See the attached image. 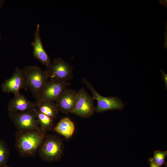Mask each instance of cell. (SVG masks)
Returning <instances> with one entry per match:
<instances>
[{
  "label": "cell",
  "instance_id": "cell-1",
  "mask_svg": "<svg viewBox=\"0 0 167 167\" xmlns=\"http://www.w3.org/2000/svg\"><path fill=\"white\" fill-rule=\"evenodd\" d=\"M47 136L46 131L37 129L26 131H17L15 135V146L22 157H34Z\"/></svg>",
  "mask_w": 167,
  "mask_h": 167
},
{
  "label": "cell",
  "instance_id": "cell-2",
  "mask_svg": "<svg viewBox=\"0 0 167 167\" xmlns=\"http://www.w3.org/2000/svg\"><path fill=\"white\" fill-rule=\"evenodd\" d=\"M23 70L27 88L36 100L49 79L47 72L36 65L26 66Z\"/></svg>",
  "mask_w": 167,
  "mask_h": 167
},
{
  "label": "cell",
  "instance_id": "cell-3",
  "mask_svg": "<svg viewBox=\"0 0 167 167\" xmlns=\"http://www.w3.org/2000/svg\"><path fill=\"white\" fill-rule=\"evenodd\" d=\"M63 151V146L62 141L55 136L50 135L46 137L38 152L43 161L52 163L58 161L60 159Z\"/></svg>",
  "mask_w": 167,
  "mask_h": 167
},
{
  "label": "cell",
  "instance_id": "cell-4",
  "mask_svg": "<svg viewBox=\"0 0 167 167\" xmlns=\"http://www.w3.org/2000/svg\"><path fill=\"white\" fill-rule=\"evenodd\" d=\"M81 82L91 92L93 99L97 101L95 110L97 113L109 110H121L124 107V103L119 98L115 96H103L96 91L93 85L85 78H83Z\"/></svg>",
  "mask_w": 167,
  "mask_h": 167
},
{
  "label": "cell",
  "instance_id": "cell-5",
  "mask_svg": "<svg viewBox=\"0 0 167 167\" xmlns=\"http://www.w3.org/2000/svg\"><path fill=\"white\" fill-rule=\"evenodd\" d=\"M9 116L18 131H26L39 128L34 111H8Z\"/></svg>",
  "mask_w": 167,
  "mask_h": 167
},
{
  "label": "cell",
  "instance_id": "cell-6",
  "mask_svg": "<svg viewBox=\"0 0 167 167\" xmlns=\"http://www.w3.org/2000/svg\"><path fill=\"white\" fill-rule=\"evenodd\" d=\"M73 66L60 58H54L46 71L49 79L69 82L73 78Z\"/></svg>",
  "mask_w": 167,
  "mask_h": 167
},
{
  "label": "cell",
  "instance_id": "cell-7",
  "mask_svg": "<svg viewBox=\"0 0 167 167\" xmlns=\"http://www.w3.org/2000/svg\"><path fill=\"white\" fill-rule=\"evenodd\" d=\"M94 100L84 88H81L77 92L75 107L71 113L81 118L91 117L96 110Z\"/></svg>",
  "mask_w": 167,
  "mask_h": 167
},
{
  "label": "cell",
  "instance_id": "cell-8",
  "mask_svg": "<svg viewBox=\"0 0 167 167\" xmlns=\"http://www.w3.org/2000/svg\"><path fill=\"white\" fill-rule=\"evenodd\" d=\"M70 85L69 82L49 79L46 82L36 100L55 101Z\"/></svg>",
  "mask_w": 167,
  "mask_h": 167
},
{
  "label": "cell",
  "instance_id": "cell-9",
  "mask_svg": "<svg viewBox=\"0 0 167 167\" xmlns=\"http://www.w3.org/2000/svg\"><path fill=\"white\" fill-rule=\"evenodd\" d=\"M1 88L3 92L14 94L19 92L21 89L27 88L23 69L17 67L11 76L2 84Z\"/></svg>",
  "mask_w": 167,
  "mask_h": 167
},
{
  "label": "cell",
  "instance_id": "cell-10",
  "mask_svg": "<svg viewBox=\"0 0 167 167\" xmlns=\"http://www.w3.org/2000/svg\"><path fill=\"white\" fill-rule=\"evenodd\" d=\"M34 41L31 44L33 48V54L34 57L47 68L51 65L50 58L45 50L40 36V26L38 24L34 31Z\"/></svg>",
  "mask_w": 167,
  "mask_h": 167
},
{
  "label": "cell",
  "instance_id": "cell-11",
  "mask_svg": "<svg viewBox=\"0 0 167 167\" xmlns=\"http://www.w3.org/2000/svg\"><path fill=\"white\" fill-rule=\"evenodd\" d=\"M77 94L75 90L68 88L55 100L59 111L64 114L71 113L75 107Z\"/></svg>",
  "mask_w": 167,
  "mask_h": 167
},
{
  "label": "cell",
  "instance_id": "cell-12",
  "mask_svg": "<svg viewBox=\"0 0 167 167\" xmlns=\"http://www.w3.org/2000/svg\"><path fill=\"white\" fill-rule=\"evenodd\" d=\"M14 95V97L8 102V111H31L37 109L36 102L28 100L19 92Z\"/></svg>",
  "mask_w": 167,
  "mask_h": 167
},
{
  "label": "cell",
  "instance_id": "cell-13",
  "mask_svg": "<svg viewBox=\"0 0 167 167\" xmlns=\"http://www.w3.org/2000/svg\"><path fill=\"white\" fill-rule=\"evenodd\" d=\"M75 130L74 123L68 117H65L61 119L53 128L55 132L66 139H69L72 136Z\"/></svg>",
  "mask_w": 167,
  "mask_h": 167
},
{
  "label": "cell",
  "instance_id": "cell-14",
  "mask_svg": "<svg viewBox=\"0 0 167 167\" xmlns=\"http://www.w3.org/2000/svg\"><path fill=\"white\" fill-rule=\"evenodd\" d=\"M37 109L41 112L55 119L59 111L55 101L36 100L35 102Z\"/></svg>",
  "mask_w": 167,
  "mask_h": 167
},
{
  "label": "cell",
  "instance_id": "cell-15",
  "mask_svg": "<svg viewBox=\"0 0 167 167\" xmlns=\"http://www.w3.org/2000/svg\"><path fill=\"white\" fill-rule=\"evenodd\" d=\"M33 111L41 129L46 131L53 130L54 119L41 112L37 109Z\"/></svg>",
  "mask_w": 167,
  "mask_h": 167
},
{
  "label": "cell",
  "instance_id": "cell-16",
  "mask_svg": "<svg viewBox=\"0 0 167 167\" xmlns=\"http://www.w3.org/2000/svg\"><path fill=\"white\" fill-rule=\"evenodd\" d=\"M10 155V151L5 141L0 139V167L7 165Z\"/></svg>",
  "mask_w": 167,
  "mask_h": 167
},
{
  "label": "cell",
  "instance_id": "cell-17",
  "mask_svg": "<svg viewBox=\"0 0 167 167\" xmlns=\"http://www.w3.org/2000/svg\"><path fill=\"white\" fill-rule=\"evenodd\" d=\"M167 155V151L156 150L154 152L152 159L159 167H161L163 165L166 164L165 160Z\"/></svg>",
  "mask_w": 167,
  "mask_h": 167
},
{
  "label": "cell",
  "instance_id": "cell-18",
  "mask_svg": "<svg viewBox=\"0 0 167 167\" xmlns=\"http://www.w3.org/2000/svg\"><path fill=\"white\" fill-rule=\"evenodd\" d=\"M148 162L150 167H159V166L154 161L152 157H150L148 158Z\"/></svg>",
  "mask_w": 167,
  "mask_h": 167
},
{
  "label": "cell",
  "instance_id": "cell-19",
  "mask_svg": "<svg viewBox=\"0 0 167 167\" xmlns=\"http://www.w3.org/2000/svg\"><path fill=\"white\" fill-rule=\"evenodd\" d=\"M162 71V78H163V80H164L165 84L166 85V86L167 87V74H166L163 71Z\"/></svg>",
  "mask_w": 167,
  "mask_h": 167
},
{
  "label": "cell",
  "instance_id": "cell-20",
  "mask_svg": "<svg viewBox=\"0 0 167 167\" xmlns=\"http://www.w3.org/2000/svg\"><path fill=\"white\" fill-rule=\"evenodd\" d=\"M5 1L3 0H0V11L3 7V5L5 3Z\"/></svg>",
  "mask_w": 167,
  "mask_h": 167
},
{
  "label": "cell",
  "instance_id": "cell-21",
  "mask_svg": "<svg viewBox=\"0 0 167 167\" xmlns=\"http://www.w3.org/2000/svg\"><path fill=\"white\" fill-rule=\"evenodd\" d=\"M2 39V36L1 33L0 32V44L1 41Z\"/></svg>",
  "mask_w": 167,
  "mask_h": 167
},
{
  "label": "cell",
  "instance_id": "cell-22",
  "mask_svg": "<svg viewBox=\"0 0 167 167\" xmlns=\"http://www.w3.org/2000/svg\"><path fill=\"white\" fill-rule=\"evenodd\" d=\"M5 167H11V166H8L7 165V166H6Z\"/></svg>",
  "mask_w": 167,
  "mask_h": 167
}]
</instances>
